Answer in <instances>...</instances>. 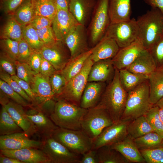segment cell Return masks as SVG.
I'll list each match as a JSON object with an SVG mask.
<instances>
[{
	"label": "cell",
	"instance_id": "46",
	"mask_svg": "<svg viewBox=\"0 0 163 163\" xmlns=\"http://www.w3.org/2000/svg\"><path fill=\"white\" fill-rule=\"evenodd\" d=\"M0 78L1 79L8 83L14 91L20 94L26 101L30 103H32V101L30 98L18 83L11 78V75L0 69Z\"/></svg>",
	"mask_w": 163,
	"mask_h": 163
},
{
	"label": "cell",
	"instance_id": "39",
	"mask_svg": "<svg viewBox=\"0 0 163 163\" xmlns=\"http://www.w3.org/2000/svg\"><path fill=\"white\" fill-rule=\"evenodd\" d=\"M159 107L154 105L145 115L154 131L163 138V123L160 118Z\"/></svg>",
	"mask_w": 163,
	"mask_h": 163
},
{
	"label": "cell",
	"instance_id": "4",
	"mask_svg": "<svg viewBox=\"0 0 163 163\" xmlns=\"http://www.w3.org/2000/svg\"><path fill=\"white\" fill-rule=\"evenodd\" d=\"M153 105L150 101L147 80L128 92L125 107L121 119L133 120L145 115Z\"/></svg>",
	"mask_w": 163,
	"mask_h": 163
},
{
	"label": "cell",
	"instance_id": "16",
	"mask_svg": "<svg viewBox=\"0 0 163 163\" xmlns=\"http://www.w3.org/2000/svg\"><path fill=\"white\" fill-rule=\"evenodd\" d=\"M145 49L142 41L138 38L130 45L120 48L112 59L113 64L119 70L126 69Z\"/></svg>",
	"mask_w": 163,
	"mask_h": 163
},
{
	"label": "cell",
	"instance_id": "3",
	"mask_svg": "<svg viewBox=\"0 0 163 163\" xmlns=\"http://www.w3.org/2000/svg\"><path fill=\"white\" fill-rule=\"evenodd\" d=\"M139 38L145 48L149 50L163 33V12L157 8H152L138 17Z\"/></svg>",
	"mask_w": 163,
	"mask_h": 163
},
{
	"label": "cell",
	"instance_id": "2",
	"mask_svg": "<svg viewBox=\"0 0 163 163\" xmlns=\"http://www.w3.org/2000/svg\"><path fill=\"white\" fill-rule=\"evenodd\" d=\"M55 101L53 109L48 115L53 122L59 128L81 130L82 121L88 109L64 99Z\"/></svg>",
	"mask_w": 163,
	"mask_h": 163
},
{
	"label": "cell",
	"instance_id": "44",
	"mask_svg": "<svg viewBox=\"0 0 163 163\" xmlns=\"http://www.w3.org/2000/svg\"><path fill=\"white\" fill-rule=\"evenodd\" d=\"M0 90L12 100L23 107L28 106L30 103L14 91L7 82L0 79Z\"/></svg>",
	"mask_w": 163,
	"mask_h": 163
},
{
	"label": "cell",
	"instance_id": "30",
	"mask_svg": "<svg viewBox=\"0 0 163 163\" xmlns=\"http://www.w3.org/2000/svg\"><path fill=\"white\" fill-rule=\"evenodd\" d=\"M11 15L22 26L29 24L36 15L34 0H25Z\"/></svg>",
	"mask_w": 163,
	"mask_h": 163
},
{
	"label": "cell",
	"instance_id": "20",
	"mask_svg": "<svg viewBox=\"0 0 163 163\" xmlns=\"http://www.w3.org/2000/svg\"><path fill=\"white\" fill-rule=\"evenodd\" d=\"M115 68L112 59L100 60L94 62L89 72L88 82H108L113 78Z\"/></svg>",
	"mask_w": 163,
	"mask_h": 163
},
{
	"label": "cell",
	"instance_id": "29",
	"mask_svg": "<svg viewBox=\"0 0 163 163\" xmlns=\"http://www.w3.org/2000/svg\"><path fill=\"white\" fill-rule=\"evenodd\" d=\"M150 103L153 105L163 97V72L157 70L148 76Z\"/></svg>",
	"mask_w": 163,
	"mask_h": 163
},
{
	"label": "cell",
	"instance_id": "19",
	"mask_svg": "<svg viewBox=\"0 0 163 163\" xmlns=\"http://www.w3.org/2000/svg\"><path fill=\"white\" fill-rule=\"evenodd\" d=\"M26 113L27 117L35 126L37 133L42 136L43 138L52 136L59 127L48 115L40 110L33 109Z\"/></svg>",
	"mask_w": 163,
	"mask_h": 163
},
{
	"label": "cell",
	"instance_id": "59",
	"mask_svg": "<svg viewBox=\"0 0 163 163\" xmlns=\"http://www.w3.org/2000/svg\"><path fill=\"white\" fill-rule=\"evenodd\" d=\"M159 108H163V97L155 104Z\"/></svg>",
	"mask_w": 163,
	"mask_h": 163
},
{
	"label": "cell",
	"instance_id": "48",
	"mask_svg": "<svg viewBox=\"0 0 163 163\" xmlns=\"http://www.w3.org/2000/svg\"><path fill=\"white\" fill-rule=\"evenodd\" d=\"M15 62V61L3 53L0 55V69L11 76L16 75V69Z\"/></svg>",
	"mask_w": 163,
	"mask_h": 163
},
{
	"label": "cell",
	"instance_id": "11",
	"mask_svg": "<svg viewBox=\"0 0 163 163\" xmlns=\"http://www.w3.org/2000/svg\"><path fill=\"white\" fill-rule=\"evenodd\" d=\"M132 120L121 119L104 129L92 142V149L97 150L104 145H111L124 139L128 135V126Z\"/></svg>",
	"mask_w": 163,
	"mask_h": 163
},
{
	"label": "cell",
	"instance_id": "47",
	"mask_svg": "<svg viewBox=\"0 0 163 163\" xmlns=\"http://www.w3.org/2000/svg\"><path fill=\"white\" fill-rule=\"evenodd\" d=\"M39 38L43 42L44 46H49L54 43L57 41L52 26L47 27L36 30Z\"/></svg>",
	"mask_w": 163,
	"mask_h": 163
},
{
	"label": "cell",
	"instance_id": "43",
	"mask_svg": "<svg viewBox=\"0 0 163 163\" xmlns=\"http://www.w3.org/2000/svg\"><path fill=\"white\" fill-rule=\"evenodd\" d=\"M149 51L155 62L157 70L161 69L163 67V33Z\"/></svg>",
	"mask_w": 163,
	"mask_h": 163
},
{
	"label": "cell",
	"instance_id": "15",
	"mask_svg": "<svg viewBox=\"0 0 163 163\" xmlns=\"http://www.w3.org/2000/svg\"><path fill=\"white\" fill-rule=\"evenodd\" d=\"M78 24L69 10H59L52 21L51 26L57 40L64 42L67 36Z\"/></svg>",
	"mask_w": 163,
	"mask_h": 163
},
{
	"label": "cell",
	"instance_id": "22",
	"mask_svg": "<svg viewBox=\"0 0 163 163\" xmlns=\"http://www.w3.org/2000/svg\"><path fill=\"white\" fill-rule=\"evenodd\" d=\"M107 85L105 82H88L83 92L80 106L88 109L96 106L99 103Z\"/></svg>",
	"mask_w": 163,
	"mask_h": 163
},
{
	"label": "cell",
	"instance_id": "60",
	"mask_svg": "<svg viewBox=\"0 0 163 163\" xmlns=\"http://www.w3.org/2000/svg\"><path fill=\"white\" fill-rule=\"evenodd\" d=\"M158 114L160 120L163 123V108H159Z\"/></svg>",
	"mask_w": 163,
	"mask_h": 163
},
{
	"label": "cell",
	"instance_id": "25",
	"mask_svg": "<svg viewBox=\"0 0 163 163\" xmlns=\"http://www.w3.org/2000/svg\"><path fill=\"white\" fill-rule=\"evenodd\" d=\"M110 146L119 152L129 162H146L137 147L134 139L128 135L122 141Z\"/></svg>",
	"mask_w": 163,
	"mask_h": 163
},
{
	"label": "cell",
	"instance_id": "56",
	"mask_svg": "<svg viewBox=\"0 0 163 163\" xmlns=\"http://www.w3.org/2000/svg\"><path fill=\"white\" fill-rule=\"evenodd\" d=\"M152 8H157L163 12V0H143Z\"/></svg>",
	"mask_w": 163,
	"mask_h": 163
},
{
	"label": "cell",
	"instance_id": "58",
	"mask_svg": "<svg viewBox=\"0 0 163 163\" xmlns=\"http://www.w3.org/2000/svg\"><path fill=\"white\" fill-rule=\"evenodd\" d=\"M0 163H23L20 161L0 154Z\"/></svg>",
	"mask_w": 163,
	"mask_h": 163
},
{
	"label": "cell",
	"instance_id": "18",
	"mask_svg": "<svg viewBox=\"0 0 163 163\" xmlns=\"http://www.w3.org/2000/svg\"><path fill=\"white\" fill-rule=\"evenodd\" d=\"M24 132L29 136L37 133L33 123L27 117L23 106L13 100H8L2 105Z\"/></svg>",
	"mask_w": 163,
	"mask_h": 163
},
{
	"label": "cell",
	"instance_id": "45",
	"mask_svg": "<svg viewBox=\"0 0 163 163\" xmlns=\"http://www.w3.org/2000/svg\"><path fill=\"white\" fill-rule=\"evenodd\" d=\"M50 81L54 97L60 94L65 87L67 82L61 71H57L50 77Z\"/></svg>",
	"mask_w": 163,
	"mask_h": 163
},
{
	"label": "cell",
	"instance_id": "12",
	"mask_svg": "<svg viewBox=\"0 0 163 163\" xmlns=\"http://www.w3.org/2000/svg\"><path fill=\"white\" fill-rule=\"evenodd\" d=\"M57 71H61L71 59L70 52L64 42L57 40L53 44L44 46L39 52Z\"/></svg>",
	"mask_w": 163,
	"mask_h": 163
},
{
	"label": "cell",
	"instance_id": "23",
	"mask_svg": "<svg viewBox=\"0 0 163 163\" xmlns=\"http://www.w3.org/2000/svg\"><path fill=\"white\" fill-rule=\"evenodd\" d=\"M35 95L36 103L50 102L54 99L50 81V77L40 73L35 75L30 85Z\"/></svg>",
	"mask_w": 163,
	"mask_h": 163
},
{
	"label": "cell",
	"instance_id": "40",
	"mask_svg": "<svg viewBox=\"0 0 163 163\" xmlns=\"http://www.w3.org/2000/svg\"><path fill=\"white\" fill-rule=\"evenodd\" d=\"M15 64L16 75L30 85L37 73L32 69L27 63L21 62L17 60L15 62Z\"/></svg>",
	"mask_w": 163,
	"mask_h": 163
},
{
	"label": "cell",
	"instance_id": "35",
	"mask_svg": "<svg viewBox=\"0 0 163 163\" xmlns=\"http://www.w3.org/2000/svg\"><path fill=\"white\" fill-rule=\"evenodd\" d=\"M23 131L2 106L0 114V135H7Z\"/></svg>",
	"mask_w": 163,
	"mask_h": 163
},
{
	"label": "cell",
	"instance_id": "53",
	"mask_svg": "<svg viewBox=\"0 0 163 163\" xmlns=\"http://www.w3.org/2000/svg\"><path fill=\"white\" fill-rule=\"evenodd\" d=\"M42 57L39 52L34 51L27 63L32 69L37 74L39 73Z\"/></svg>",
	"mask_w": 163,
	"mask_h": 163
},
{
	"label": "cell",
	"instance_id": "36",
	"mask_svg": "<svg viewBox=\"0 0 163 163\" xmlns=\"http://www.w3.org/2000/svg\"><path fill=\"white\" fill-rule=\"evenodd\" d=\"M36 15L45 17L53 21L57 11L55 0H34Z\"/></svg>",
	"mask_w": 163,
	"mask_h": 163
},
{
	"label": "cell",
	"instance_id": "17",
	"mask_svg": "<svg viewBox=\"0 0 163 163\" xmlns=\"http://www.w3.org/2000/svg\"><path fill=\"white\" fill-rule=\"evenodd\" d=\"M1 154L17 159L23 163H51L40 149L26 148L16 150H0Z\"/></svg>",
	"mask_w": 163,
	"mask_h": 163
},
{
	"label": "cell",
	"instance_id": "8",
	"mask_svg": "<svg viewBox=\"0 0 163 163\" xmlns=\"http://www.w3.org/2000/svg\"><path fill=\"white\" fill-rule=\"evenodd\" d=\"M52 136L70 151L78 155H82L92 148V140L81 129L59 127Z\"/></svg>",
	"mask_w": 163,
	"mask_h": 163
},
{
	"label": "cell",
	"instance_id": "41",
	"mask_svg": "<svg viewBox=\"0 0 163 163\" xmlns=\"http://www.w3.org/2000/svg\"><path fill=\"white\" fill-rule=\"evenodd\" d=\"M145 162L147 163H163V148L139 149Z\"/></svg>",
	"mask_w": 163,
	"mask_h": 163
},
{
	"label": "cell",
	"instance_id": "51",
	"mask_svg": "<svg viewBox=\"0 0 163 163\" xmlns=\"http://www.w3.org/2000/svg\"><path fill=\"white\" fill-rule=\"evenodd\" d=\"M36 30L51 26L52 21L43 16L36 15L29 24Z\"/></svg>",
	"mask_w": 163,
	"mask_h": 163
},
{
	"label": "cell",
	"instance_id": "14",
	"mask_svg": "<svg viewBox=\"0 0 163 163\" xmlns=\"http://www.w3.org/2000/svg\"><path fill=\"white\" fill-rule=\"evenodd\" d=\"M23 132L7 135L0 136V150H16L26 148L40 149L42 141L30 139Z\"/></svg>",
	"mask_w": 163,
	"mask_h": 163
},
{
	"label": "cell",
	"instance_id": "28",
	"mask_svg": "<svg viewBox=\"0 0 163 163\" xmlns=\"http://www.w3.org/2000/svg\"><path fill=\"white\" fill-rule=\"evenodd\" d=\"M92 52V49L91 48L87 52L71 59L61 71L65 78L67 83L81 71Z\"/></svg>",
	"mask_w": 163,
	"mask_h": 163
},
{
	"label": "cell",
	"instance_id": "42",
	"mask_svg": "<svg viewBox=\"0 0 163 163\" xmlns=\"http://www.w3.org/2000/svg\"><path fill=\"white\" fill-rule=\"evenodd\" d=\"M19 42L9 38L2 39L0 47L3 53L13 60H18Z\"/></svg>",
	"mask_w": 163,
	"mask_h": 163
},
{
	"label": "cell",
	"instance_id": "50",
	"mask_svg": "<svg viewBox=\"0 0 163 163\" xmlns=\"http://www.w3.org/2000/svg\"><path fill=\"white\" fill-rule=\"evenodd\" d=\"M25 0H1V6L4 12L12 14Z\"/></svg>",
	"mask_w": 163,
	"mask_h": 163
},
{
	"label": "cell",
	"instance_id": "63",
	"mask_svg": "<svg viewBox=\"0 0 163 163\" xmlns=\"http://www.w3.org/2000/svg\"></svg>",
	"mask_w": 163,
	"mask_h": 163
},
{
	"label": "cell",
	"instance_id": "49",
	"mask_svg": "<svg viewBox=\"0 0 163 163\" xmlns=\"http://www.w3.org/2000/svg\"><path fill=\"white\" fill-rule=\"evenodd\" d=\"M34 51L28 43L23 39L19 42L17 61L28 63Z\"/></svg>",
	"mask_w": 163,
	"mask_h": 163
},
{
	"label": "cell",
	"instance_id": "26",
	"mask_svg": "<svg viewBox=\"0 0 163 163\" xmlns=\"http://www.w3.org/2000/svg\"><path fill=\"white\" fill-rule=\"evenodd\" d=\"M108 11L110 23L130 20L131 0H109Z\"/></svg>",
	"mask_w": 163,
	"mask_h": 163
},
{
	"label": "cell",
	"instance_id": "34",
	"mask_svg": "<svg viewBox=\"0 0 163 163\" xmlns=\"http://www.w3.org/2000/svg\"><path fill=\"white\" fill-rule=\"evenodd\" d=\"M99 163H130L119 152L110 145L102 146L97 150Z\"/></svg>",
	"mask_w": 163,
	"mask_h": 163
},
{
	"label": "cell",
	"instance_id": "38",
	"mask_svg": "<svg viewBox=\"0 0 163 163\" xmlns=\"http://www.w3.org/2000/svg\"><path fill=\"white\" fill-rule=\"evenodd\" d=\"M23 39L34 51L39 52L44 46L36 30L30 24L23 26Z\"/></svg>",
	"mask_w": 163,
	"mask_h": 163
},
{
	"label": "cell",
	"instance_id": "57",
	"mask_svg": "<svg viewBox=\"0 0 163 163\" xmlns=\"http://www.w3.org/2000/svg\"><path fill=\"white\" fill-rule=\"evenodd\" d=\"M69 0H55L57 11L59 10H69Z\"/></svg>",
	"mask_w": 163,
	"mask_h": 163
},
{
	"label": "cell",
	"instance_id": "9",
	"mask_svg": "<svg viewBox=\"0 0 163 163\" xmlns=\"http://www.w3.org/2000/svg\"><path fill=\"white\" fill-rule=\"evenodd\" d=\"M104 36L113 39L120 48L130 45L139 38L136 20L132 18L126 21L110 23Z\"/></svg>",
	"mask_w": 163,
	"mask_h": 163
},
{
	"label": "cell",
	"instance_id": "6",
	"mask_svg": "<svg viewBox=\"0 0 163 163\" xmlns=\"http://www.w3.org/2000/svg\"><path fill=\"white\" fill-rule=\"evenodd\" d=\"M109 1L98 0L93 12L88 30L90 43L93 47L104 37L110 23Z\"/></svg>",
	"mask_w": 163,
	"mask_h": 163
},
{
	"label": "cell",
	"instance_id": "27",
	"mask_svg": "<svg viewBox=\"0 0 163 163\" xmlns=\"http://www.w3.org/2000/svg\"><path fill=\"white\" fill-rule=\"evenodd\" d=\"M132 72L149 75L157 70L155 62L149 51L145 49L126 68Z\"/></svg>",
	"mask_w": 163,
	"mask_h": 163
},
{
	"label": "cell",
	"instance_id": "37",
	"mask_svg": "<svg viewBox=\"0 0 163 163\" xmlns=\"http://www.w3.org/2000/svg\"><path fill=\"white\" fill-rule=\"evenodd\" d=\"M163 139L156 132H152L134 139V141L139 149H147L161 147Z\"/></svg>",
	"mask_w": 163,
	"mask_h": 163
},
{
	"label": "cell",
	"instance_id": "24",
	"mask_svg": "<svg viewBox=\"0 0 163 163\" xmlns=\"http://www.w3.org/2000/svg\"><path fill=\"white\" fill-rule=\"evenodd\" d=\"M91 48L92 52L91 56L94 62L100 60L113 59L120 49L113 39L105 36Z\"/></svg>",
	"mask_w": 163,
	"mask_h": 163
},
{
	"label": "cell",
	"instance_id": "52",
	"mask_svg": "<svg viewBox=\"0 0 163 163\" xmlns=\"http://www.w3.org/2000/svg\"><path fill=\"white\" fill-rule=\"evenodd\" d=\"M11 78L16 81L22 88L25 92L32 101V103H36L35 95L30 85L26 81L22 80L15 75L11 76Z\"/></svg>",
	"mask_w": 163,
	"mask_h": 163
},
{
	"label": "cell",
	"instance_id": "33",
	"mask_svg": "<svg viewBox=\"0 0 163 163\" xmlns=\"http://www.w3.org/2000/svg\"><path fill=\"white\" fill-rule=\"evenodd\" d=\"M1 38H9L18 42L23 39V26L11 15L2 28Z\"/></svg>",
	"mask_w": 163,
	"mask_h": 163
},
{
	"label": "cell",
	"instance_id": "31",
	"mask_svg": "<svg viewBox=\"0 0 163 163\" xmlns=\"http://www.w3.org/2000/svg\"><path fill=\"white\" fill-rule=\"evenodd\" d=\"M127 130L128 135L134 139L155 132L145 115L132 120L128 126Z\"/></svg>",
	"mask_w": 163,
	"mask_h": 163
},
{
	"label": "cell",
	"instance_id": "21",
	"mask_svg": "<svg viewBox=\"0 0 163 163\" xmlns=\"http://www.w3.org/2000/svg\"><path fill=\"white\" fill-rule=\"evenodd\" d=\"M96 0H71L69 11L78 23L86 27L96 4Z\"/></svg>",
	"mask_w": 163,
	"mask_h": 163
},
{
	"label": "cell",
	"instance_id": "7",
	"mask_svg": "<svg viewBox=\"0 0 163 163\" xmlns=\"http://www.w3.org/2000/svg\"><path fill=\"white\" fill-rule=\"evenodd\" d=\"M113 123L107 111L97 105L88 109L82 121L81 130L93 142Z\"/></svg>",
	"mask_w": 163,
	"mask_h": 163
},
{
	"label": "cell",
	"instance_id": "61",
	"mask_svg": "<svg viewBox=\"0 0 163 163\" xmlns=\"http://www.w3.org/2000/svg\"><path fill=\"white\" fill-rule=\"evenodd\" d=\"M161 146L163 148V139Z\"/></svg>",
	"mask_w": 163,
	"mask_h": 163
},
{
	"label": "cell",
	"instance_id": "54",
	"mask_svg": "<svg viewBox=\"0 0 163 163\" xmlns=\"http://www.w3.org/2000/svg\"><path fill=\"white\" fill-rule=\"evenodd\" d=\"M57 71L49 61L42 57L40 68L39 73L50 77Z\"/></svg>",
	"mask_w": 163,
	"mask_h": 163
},
{
	"label": "cell",
	"instance_id": "64",
	"mask_svg": "<svg viewBox=\"0 0 163 163\" xmlns=\"http://www.w3.org/2000/svg\"><path fill=\"white\" fill-rule=\"evenodd\" d=\"M69 0V1H70L71 0Z\"/></svg>",
	"mask_w": 163,
	"mask_h": 163
},
{
	"label": "cell",
	"instance_id": "1",
	"mask_svg": "<svg viewBox=\"0 0 163 163\" xmlns=\"http://www.w3.org/2000/svg\"><path fill=\"white\" fill-rule=\"evenodd\" d=\"M127 95L128 92L120 82L119 70L115 68L114 76L107 84L97 105L106 110L115 122L122 118Z\"/></svg>",
	"mask_w": 163,
	"mask_h": 163
},
{
	"label": "cell",
	"instance_id": "55",
	"mask_svg": "<svg viewBox=\"0 0 163 163\" xmlns=\"http://www.w3.org/2000/svg\"><path fill=\"white\" fill-rule=\"evenodd\" d=\"M82 155L78 163H99L97 150L91 149Z\"/></svg>",
	"mask_w": 163,
	"mask_h": 163
},
{
	"label": "cell",
	"instance_id": "32",
	"mask_svg": "<svg viewBox=\"0 0 163 163\" xmlns=\"http://www.w3.org/2000/svg\"><path fill=\"white\" fill-rule=\"evenodd\" d=\"M119 78L121 85L128 92L147 80L148 75L134 73L124 69L119 70Z\"/></svg>",
	"mask_w": 163,
	"mask_h": 163
},
{
	"label": "cell",
	"instance_id": "5",
	"mask_svg": "<svg viewBox=\"0 0 163 163\" xmlns=\"http://www.w3.org/2000/svg\"><path fill=\"white\" fill-rule=\"evenodd\" d=\"M93 63L90 56L81 71L67 82L62 92L55 97L54 99H64L80 106L83 92L88 82L89 72Z\"/></svg>",
	"mask_w": 163,
	"mask_h": 163
},
{
	"label": "cell",
	"instance_id": "13",
	"mask_svg": "<svg viewBox=\"0 0 163 163\" xmlns=\"http://www.w3.org/2000/svg\"><path fill=\"white\" fill-rule=\"evenodd\" d=\"M88 36L86 27L78 24L68 34L64 42L69 50L71 59L90 50Z\"/></svg>",
	"mask_w": 163,
	"mask_h": 163
},
{
	"label": "cell",
	"instance_id": "62",
	"mask_svg": "<svg viewBox=\"0 0 163 163\" xmlns=\"http://www.w3.org/2000/svg\"><path fill=\"white\" fill-rule=\"evenodd\" d=\"M159 70H161L163 72V67L161 69Z\"/></svg>",
	"mask_w": 163,
	"mask_h": 163
},
{
	"label": "cell",
	"instance_id": "10",
	"mask_svg": "<svg viewBox=\"0 0 163 163\" xmlns=\"http://www.w3.org/2000/svg\"><path fill=\"white\" fill-rule=\"evenodd\" d=\"M40 148L51 163H78L79 155L73 153L52 136L44 138Z\"/></svg>",
	"mask_w": 163,
	"mask_h": 163
}]
</instances>
